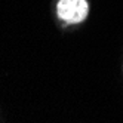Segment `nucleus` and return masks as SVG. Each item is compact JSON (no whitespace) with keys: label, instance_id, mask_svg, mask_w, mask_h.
<instances>
[{"label":"nucleus","instance_id":"1","mask_svg":"<svg viewBox=\"0 0 123 123\" xmlns=\"http://www.w3.org/2000/svg\"><path fill=\"white\" fill-rule=\"evenodd\" d=\"M87 11L86 0H61L58 3V16L70 24L82 22L87 16Z\"/></svg>","mask_w":123,"mask_h":123}]
</instances>
